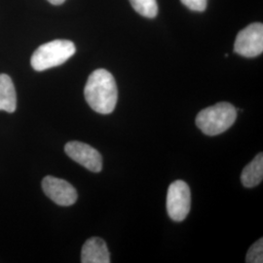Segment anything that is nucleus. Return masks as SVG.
Here are the masks:
<instances>
[{"label": "nucleus", "instance_id": "obj_1", "mask_svg": "<svg viewBox=\"0 0 263 263\" xmlns=\"http://www.w3.org/2000/svg\"><path fill=\"white\" fill-rule=\"evenodd\" d=\"M84 96L86 102L96 112H112L118 99L117 85L112 74L104 68L93 71L85 86Z\"/></svg>", "mask_w": 263, "mask_h": 263}, {"label": "nucleus", "instance_id": "obj_2", "mask_svg": "<svg viewBox=\"0 0 263 263\" xmlns=\"http://www.w3.org/2000/svg\"><path fill=\"white\" fill-rule=\"evenodd\" d=\"M237 109L229 103H218L198 113L196 125L207 136L227 131L236 121Z\"/></svg>", "mask_w": 263, "mask_h": 263}, {"label": "nucleus", "instance_id": "obj_3", "mask_svg": "<svg viewBox=\"0 0 263 263\" xmlns=\"http://www.w3.org/2000/svg\"><path fill=\"white\" fill-rule=\"evenodd\" d=\"M76 51L72 41L57 39L39 46L31 56L30 64L34 70L43 71L65 64Z\"/></svg>", "mask_w": 263, "mask_h": 263}, {"label": "nucleus", "instance_id": "obj_4", "mask_svg": "<svg viewBox=\"0 0 263 263\" xmlns=\"http://www.w3.org/2000/svg\"><path fill=\"white\" fill-rule=\"evenodd\" d=\"M191 193L187 183L183 180H176L168 189L167 211L175 221H182L190 211Z\"/></svg>", "mask_w": 263, "mask_h": 263}, {"label": "nucleus", "instance_id": "obj_5", "mask_svg": "<svg viewBox=\"0 0 263 263\" xmlns=\"http://www.w3.org/2000/svg\"><path fill=\"white\" fill-rule=\"evenodd\" d=\"M234 52L240 56L254 58L263 52V25L254 23L242 29L234 44Z\"/></svg>", "mask_w": 263, "mask_h": 263}, {"label": "nucleus", "instance_id": "obj_6", "mask_svg": "<svg viewBox=\"0 0 263 263\" xmlns=\"http://www.w3.org/2000/svg\"><path fill=\"white\" fill-rule=\"evenodd\" d=\"M65 151L68 157L93 173H100L103 169L101 153L87 143L69 141L65 146Z\"/></svg>", "mask_w": 263, "mask_h": 263}, {"label": "nucleus", "instance_id": "obj_7", "mask_svg": "<svg viewBox=\"0 0 263 263\" xmlns=\"http://www.w3.org/2000/svg\"><path fill=\"white\" fill-rule=\"evenodd\" d=\"M42 188L47 197L60 206H71L78 197L76 188L69 182L52 176H47L43 179Z\"/></svg>", "mask_w": 263, "mask_h": 263}, {"label": "nucleus", "instance_id": "obj_8", "mask_svg": "<svg viewBox=\"0 0 263 263\" xmlns=\"http://www.w3.org/2000/svg\"><path fill=\"white\" fill-rule=\"evenodd\" d=\"M82 263H109L110 255L103 239L93 237L85 242L81 252Z\"/></svg>", "mask_w": 263, "mask_h": 263}, {"label": "nucleus", "instance_id": "obj_9", "mask_svg": "<svg viewBox=\"0 0 263 263\" xmlns=\"http://www.w3.org/2000/svg\"><path fill=\"white\" fill-rule=\"evenodd\" d=\"M17 108L15 86L7 74H0V110L14 112Z\"/></svg>", "mask_w": 263, "mask_h": 263}, {"label": "nucleus", "instance_id": "obj_10", "mask_svg": "<svg viewBox=\"0 0 263 263\" xmlns=\"http://www.w3.org/2000/svg\"><path fill=\"white\" fill-rule=\"evenodd\" d=\"M263 179V154L259 153L242 172L241 182L245 187H255Z\"/></svg>", "mask_w": 263, "mask_h": 263}, {"label": "nucleus", "instance_id": "obj_11", "mask_svg": "<svg viewBox=\"0 0 263 263\" xmlns=\"http://www.w3.org/2000/svg\"><path fill=\"white\" fill-rule=\"evenodd\" d=\"M133 8L146 18H155L158 13L156 0H130Z\"/></svg>", "mask_w": 263, "mask_h": 263}, {"label": "nucleus", "instance_id": "obj_12", "mask_svg": "<svg viewBox=\"0 0 263 263\" xmlns=\"http://www.w3.org/2000/svg\"><path fill=\"white\" fill-rule=\"evenodd\" d=\"M246 262L248 263H262L263 262V239H259L255 242L249 250Z\"/></svg>", "mask_w": 263, "mask_h": 263}, {"label": "nucleus", "instance_id": "obj_13", "mask_svg": "<svg viewBox=\"0 0 263 263\" xmlns=\"http://www.w3.org/2000/svg\"><path fill=\"white\" fill-rule=\"evenodd\" d=\"M187 8L197 12H203L207 7V0H180Z\"/></svg>", "mask_w": 263, "mask_h": 263}, {"label": "nucleus", "instance_id": "obj_14", "mask_svg": "<svg viewBox=\"0 0 263 263\" xmlns=\"http://www.w3.org/2000/svg\"><path fill=\"white\" fill-rule=\"evenodd\" d=\"M49 1L51 4H53V5H61V4H63L66 0H47Z\"/></svg>", "mask_w": 263, "mask_h": 263}]
</instances>
